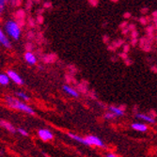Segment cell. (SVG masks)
Returning a JSON list of instances; mask_svg holds the SVG:
<instances>
[{
	"label": "cell",
	"instance_id": "cell-1",
	"mask_svg": "<svg viewBox=\"0 0 157 157\" xmlns=\"http://www.w3.org/2000/svg\"><path fill=\"white\" fill-rule=\"evenodd\" d=\"M6 101H7V104L12 108H15V109L21 110V111H24L26 113H29V114H34V110L29 105H25V103L19 101V100H17V99H14L12 97L8 96L6 98Z\"/></svg>",
	"mask_w": 157,
	"mask_h": 157
},
{
	"label": "cell",
	"instance_id": "cell-2",
	"mask_svg": "<svg viewBox=\"0 0 157 157\" xmlns=\"http://www.w3.org/2000/svg\"><path fill=\"white\" fill-rule=\"evenodd\" d=\"M5 29L7 31V33L12 37L14 40H18L21 34V30H20V27L17 25L16 22L14 21H9L5 24Z\"/></svg>",
	"mask_w": 157,
	"mask_h": 157
},
{
	"label": "cell",
	"instance_id": "cell-3",
	"mask_svg": "<svg viewBox=\"0 0 157 157\" xmlns=\"http://www.w3.org/2000/svg\"><path fill=\"white\" fill-rule=\"evenodd\" d=\"M87 139L89 145H93V146H97V147H102L104 148L105 147V144L104 142L102 141V139H100L98 136H89L86 137Z\"/></svg>",
	"mask_w": 157,
	"mask_h": 157
},
{
	"label": "cell",
	"instance_id": "cell-4",
	"mask_svg": "<svg viewBox=\"0 0 157 157\" xmlns=\"http://www.w3.org/2000/svg\"><path fill=\"white\" fill-rule=\"evenodd\" d=\"M7 75H9L10 79V80H12L14 83H16V84H18V85H23V84H24L23 79L20 77V75H19L17 73L14 72V71H11V70L8 71Z\"/></svg>",
	"mask_w": 157,
	"mask_h": 157
},
{
	"label": "cell",
	"instance_id": "cell-5",
	"mask_svg": "<svg viewBox=\"0 0 157 157\" xmlns=\"http://www.w3.org/2000/svg\"><path fill=\"white\" fill-rule=\"evenodd\" d=\"M38 135L44 141H48V140H51L53 138L52 133L49 130H47V129H40V130H39Z\"/></svg>",
	"mask_w": 157,
	"mask_h": 157
},
{
	"label": "cell",
	"instance_id": "cell-6",
	"mask_svg": "<svg viewBox=\"0 0 157 157\" xmlns=\"http://www.w3.org/2000/svg\"><path fill=\"white\" fill-rule=\"evenodd\" d=\"M25 59L28 64H30V65H34L37 62V59H36L35 55L32 54L31 52H26L25 54Z\"/></svg>",
	"mask_w": 157,
	"mask_h": 157
},
{
	"label": "cell",
	"instance_id": "cell-7",
	"mask_svg": "<svg viewBox=\"0 0 157 157\" xmlns=\"http://www.w3.org/2000/svg\"><path fill=\"white\" fill-rule=\"evenodd\" d=\"M69 136H70L71 138H73L74 140L77 141L78 143H81V144L86 145V146H90V145H89V143H88V141H87V139L84 138V137H81V136H76V135L72 134V133H69Z\"/></svg>",
	"mask_w": 157,
	"mask_h": 157
},
{
	"label": "cell",
	"instance_id": "cell-8",
	"mask_svg": "<svg viewBox=\"0 0 157 157\" xmlns=\"http://www.w3.org/2000/svg\"><path fill=\"white\" fill-rule=\"evenodd\" d=\"M0 42H1V44H3L5 47H8V48H10V42L9 40V39L7 38V36L4 34V32L1 30V28H0Z\"/></svg>",
	"mask_w": 157,
	"mask_h": 157
},
{
	"label": "cell",
	"instance_id": "cell-9",
	"mask_svg": "<svg viewBox=\"0 0 157 157\" xmlns=\"http://www.w3.org/2000/svg\"><path fill=\"white\" fill-rule=\"evenodd\" d=\"M132 128L135 129L136 131H138V132H146L148 127L144 124V123H140V122H135L132 124Z\"/></svg>",
	"mask_w": 157,
	"mask_h": 157
},
{
	"label": "cell",
	"instance_id": "cell-10",
	"mask_svg": "<svg viewBox=\"0 0 157 157\" xmlns=\"http://www.w3.org/2000/svg\"><path fill=\"white\" fill-rule=\"evenodd\" d=\"M63 90L67 93V94H69V95H71V96H73V97H78V92L75 90H74L73 88H71L70 86H68V85H64L63 86Z\"/></svg>",
	"mask_w": 157,
	"mask_h": 157
},
{
	"label": "cell",
	"instance_id": "cell-11",
	"mask_svg": "<svg viewBox=\"0 0 157 157\" xmlns=\"http://www.w3.org/2000/svg\"><path fill=\"white\" fill-rule=\"evenodd\" d=\"M136 119H139V120H143V121H148V122H151V123H153L155 121L153 118H151V116L145 115V114H136Z\"/></svg>",
	"mask_w": 157,
	"mask_h": 157
},
{
	"label": "cell",
	"instance_id": "cell-12",
	"mask_svg": "<svg viewBox=\"0 0 157 157\" xmlns=\"http://www.w3.org/2000/svg\"><path fill=\"white\" fill-rule=\"evenodd\" d=\"M109 110H110V112H111V113H113L114 115H116L117 117L122 116L123 114H124L123 110H121V108L116 107V106H111V107H109Z\"/></svg>",
	"mask_w": 157,
	"mask_h": 157
},
{
	"label": "cell",
	"instance_id": "cell-13",
	"mask_svg": "<svg viewBox=\"0 0 157 157\" xmlns=\"http://www.w3.org/2000/svg\"><path fill=\"white\" fill-rule=\"evenodd\" d=\"M1 126L4 127V128H6V129H7L8 131H10V133H15V132H16V129H15V128H14L10 123H9V122H7V121H1Z\"/></svg>",
	"mask_w": 157,
	"mask_h": 157
},
{
	"label": "cell",
	"instance_id": "cell-14",
	"mask_svg": "<svg viewBox=\"0 0 157 157\" xmlns=\"http://www.w3.org/2000/svg\"><path fill=\"white\" fill-rule=\"evenodd\" d=\"M10 77L8 75H5V74H0V84L3 85V86H6L10 83Z\"/></svg>",
	"mask_w": 157,
	"mask_h": 157
},
{
	"label": "cell",
	"instance_id": "cell-15",
	"mask_svg": "<svg viewBox=\"0 0 157 157\" xmlns=\"http://www.w3.org/2000/svg\"><path fill=\"white\" fill-rule=\"evenodd\" d=\"M16 95L18 96V97H20L21 99H23V100H25V101H28L29 100V97H28V95L27 94H25V93H24V92H16Z\"/></svg>",
	"mask_w": 157,
	"mask_h": 157
},
{
	"label": "cell",
	"instance_id": "cell-16",
	"mask_svg": "<svg viewBox=\"0 0 157 157\" xmlns=\"http://www.w3.org/2000/svg\"><path fill=\"white\" fill-rule=\"evenodd\" d=\"M115 117H117L116 115H114L113 113H111V112H108V113H106L105 115V118L106 119V120H112V119H114Z\"/></svg>",
	"mask_w": 157,
	"mask_h": 157
},
{
	"label": "cell",
	"instance_id": "cell-17",
	"mask_svg": "<svg viewBox=\"0 0 157 157\" xmlns=\"http://www.w3.org/2000/svg\"><path fill=\"white\" fill-rule=\"evenodd\" d=\"M17 132L19 133V134H21L22 136H28V134H27V132L25 130V129H23V128H19V129L17 130Z\"/></svg>",
	"mask_w": 157,
	"mask_h": 157
},
{
	"label": "cell",
	"instance_id": "cell-18",
	"mask_svg": "<svg viewBox=\"0 0 157 157\" xmlns=\"http://www.w3.org/2000/svg\"><path fill=\"white\" fill-rule=\"evenodd\" d=\"M6 5V0H0V9H3Z\"/></svg>",
	"mask_w": 157,
	"mask_h": 157
},
{
	"label": "cell",
	"instance_id": "cell-19",
	"mask_svg": "<svg viewBox=\"0 0 157 157\" xmlns=\"http://www.w3.org/2000/svg\"><path fill=\"white\" fill-rule=\"evenodd\" d=\"M106 157H118V156L114 153H108V154H106Z\"/></svg>",
	"mask_w": 157,
	"mask_h": 157
},
{
	"label": "cell",
	"instance_id": "cell-20",
	"mask_svg": "<svg viewBox=\"0 0 157 157\" xmlns=\"http://www.w3.org/2000/svg\"><path fill=\"white\" fill-rule=\"evenodd\" d=\"M0 125H1V121H0Z\"/></svg>",
	"mask_w": 157,
	"mask_h": 157
},
{
	"label": "cell",
	"instance_id": "cell-21",
	"mask_svg": "<svg viewBox=\"0 0 157 157\" xmlns=\"http://www.w3.org/2000/svg\"><path fill=\"white\" fill-rule=\"evenodd\" d=\"M0 45H1V42H0Z\"/></svg>",
	"mask_w": 157,
	"mask_h": 157
},
{
	"label": "cell",
	"instance_id": "cell-22",
	"mask_svg": "<svg viewBox=\"0 0 157 157\" xmlns=\"http://www.w3.org/2000/svg\"><path fill=\"white\" fill-rule=\"evenodd\" d=\"M0 11H1V9H0Z\"/></svg>",
	"mask_w": 157,
	"mask_h": 157
}]
</instances>
